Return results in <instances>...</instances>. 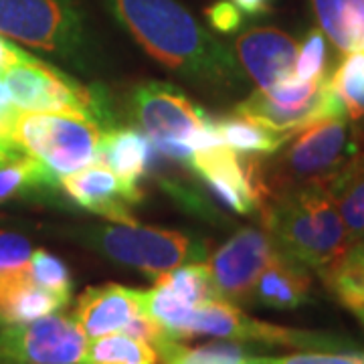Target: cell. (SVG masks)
Returning <instances> with one entry per match:
<instances>
[{
  "instance_id": "d6a6232c",
  "label": "cell",
  "mask_w": 364,
  "mask_h": 364,
  "mask_svg": "<svg viewBox=\"0 0 364 364\" xmlns=\"http://www.w3.org/2000/svg\"><path fill=\"white\" fill-rule=\"evenodd\" d=\"M208 23L213 28H217L219 33L231 35L235 31H239L243 25V13L235 6L231 0H217L208 6L207 11Z\"/></svg>"
},
{
  "instance_id": "8d00e7d4",
  "label": "cell",
  "mask_w": 364,
  "mask_h": 364,
  "mask_svg": "<svg viewBox=\"0 0 364 364\" xmlns=\"http://www.w3.org/2000/svg\"><path fill=\"white\" fill-rule=\"evenodd\" d=\"M25 152L18 144L14 140H0V160H6V158H13L16 154Z\"/></svg>"
},
{
  "instance_id": "5b68a950",
  "label": "cell",
  "mask_w": 364,
  "mask_h": 364,
  "mask_svg": "<svg viewBox=\"0 0 364 364\" xmlns=\"http://www.w3.org/2000/svg\"><path fill=\"white\" fill-rule=\"evenodd\" d=\"M130 116L162 156L191 168L196 150L213 142V117L166 81H144L132 91Z\"/></svg>"
},
{
  "instance_id": "ab89813d",
  "label": "cell",
  "mask_w": 364,
  "mask_h": 364,
  "mask_svg": "<svg viewBox=\"0 0 364 364\" xmlns=\"http://www.w3.org/2000/svg\"><path fill=\"white\" fill-rule=\"evenodd\" d=\"M356 316H358V318H360V322H363V324H364V310H360V312L356 314Z\"/></svg>"
},
{
  "instance_id": "e575fe53",
  "label": "cell",
  "mask_w": 364,
  "mask_h": 364,
  "mask_svg": "<svg viewBox=\"0 0 364 364\" xmlns=\"http://www.w3.org/2000/svg\"><path fill=\"white\" fill-rule=\"evenodd\" d=\"M241 13L249 16H261L272 11V0H231Z\"/></svg>"
},
{
  "instance_id": "603a6c76",
  "label": "cell",
  "mask_w": 364,
  "mask_h": 364,
  "mask_svg": "<svg viewBox=\"0 0 364 364\" xmlns=\"http://www.w3.org/2000/svg\"><path fill=\"white\" fill-rule=\"evenodd\" d=\"M215 128H217L221 142L225 146H231L239 154L269 156V154H275L289 138H294L287 134L269 130V128L261 126L249 117L239 116V114L215 119Z\"/></svg>"
},
{
  "instance_id": "d6986e66",
  "label": "cell",
  "mask_w": 364,
  "mask_h": 364,
  "mask_svg": "<svg viewBox=\"0 0 364 364\" xmlns=\"http://www.w3.org/2000/svg\"><path fill=\"white\" fill-rule=\"evenodd\" d=\"M152 142L138 128H109L100 142V164L114 170L124 181L140 184L150 172Z\"/></svg>"
},
{
  "instance_id": "8fae6325",
  "label": "cell",
  "mask_w": 364,
  "mask_h": 364,
  "mask_svg": "<svg viewBox=\"0 0 364 364\" xmlns=\"http://www.w3.org/2000/svg\"><path fill=\"white\" fill-rule=\"evenodd\" d=\"M85 342L77 322L63 314L4 324L0 330V364H77Z\"/></svg>"
},
{
  "instance_id": "f546056e",
  "label": "cell",
  "mask_w": 364,
  "mask_h": 364,
  "mask_svg": "<svg viewBox=\"0 0 364 364\" xmlns=\"http://www.w3.org/2000/svg\"><path fill=\"white\" fill-rule=\"evenodd\" d=\"M294 73L304 81L328 77V43L320 28H312L301 43Z\"/></svg>"
},
{
  "instance_id": "44dd1931",
  "label": "cell",
  "mask_w": 364,
  "mask_h": 364,
  "mask_svg": "<svg viewBox=\"0 0 364 364\" xmlns=\"http://www.w3.org/2000/svg\"><path fill=\"white\" fill-rule=\"evenodd\" d=\"M320 28L344 55L364 49V0H312Z\"/></svg>"
},
{
  "instance_id": "4dcf8cb0",
  "label": "cell",
  "mask_w": 364,
  "mask_h": 364,
  "mask_svg": "<svg viewBox=\"0 0 364 364\" xmlns=\"http://www.w3.org/2000/svg\"><path fill=\"white\" fill-rule=\"evenodd\" d=\"M245 364H364V352L310 350L289 354V356H273V358L247 356Z\"/></svg>"
},
{
  "instance_id": "836d02e7",
  "label": "cell",
  "mask_w": 364,
  "mask_h": 364,
  "mask_svg": "<svg viewBox=\"0 0 364 364\" xmlns=\"http://www.w3.org/2000/svg\"><path fill=\"white\" fill-rule=\"evenodd\" d=\"M26 57H28V53L25 49H21L16 43H13L11 39H4L0 35V71L16 65V63H21Z\"/></svg>"
},
{
  "instance_id": "8992f818",
  "label": "cell",
  "mask_w": 364,
  "mask_h": 364,
  "mask_svg": "<svg viewBox=\"0 0 364 364\" xmlns=\"http://www.w3.org/2000/svg\"><path fill=\"white\" fill-rule=\"evenodd\" d=\"M83 243L105 259L134 267L152 282L162 273L172 272L186 263L207 261L205 241H196L191 235L136 225H91L83 229Z\"/></svg>"
},
{
  "instance_id": "277c9868",
  "label": "cell",
  "mask_w": 364,
  "mask_h": 364,
  "mask_svg": "<svg viewBox=\"0 0 364 364\" xmlns=\"http://www.w3.org/2000/svg\"><path fill=\"white\" fill-rule=\"evenodd\" d=\"M0 35L33 51L93 71L100 47L79 0H0Z\"/></svg>"
},
{
  "instance_id": "f1b7e54d",
  "label": "cell",
  "mask_w": 364,
  "mask_h": 364,
  "mask_svg": "<svg viewBox=\"0 0 364 364\" xmlns=\"http://www.w3.org/2000/svg\"><path fill=\"white\" fill-rule=\"evenodd\" d=\"M31 277H33V282L37 286L71 299L73 279H71L69 267L59 257L51 255L49 251L33 249V255H31Z\"/></svg>"
},
{
  "instance_id": "7a4b0ae2",
  "label": "cell",
  "mask_w": 364,
  "mask_h": 364,
  "mask_svg": "<svg viewBox=\"0 0 364 364\" xmlns=\"http://www.w3.org/2000/svg\"><path fill=\"white\" fill-rule=\"evenodd\" d=\"M356 152V136L348 117L334 116L299 130L275 154H247L241 160L261 210L275 196L326 182Z\"/></svg>"
},
{
  "instance_id": "5bb4252c",
  "label": "cell",
  "mask_w": 364,
  "mask_h": 364,
  "mask_svg": "<svg viewBox=\"0 0 364 364\" xmlns=\"http://www.w3.org/2000/svg\"><path fill=\"white\" fill-rule=\"evenodd\" d=\"M298 43L275 26H253L235 41V57L257 90H269L296 71Z\"/></svg>"
},
{
  "instance_id": "e0dca14e",
  "label": "cell",
  "mask_w": 364,
  "mask_h": 364,
  "mask_svg": "<svg viewBox=\"0 0 364 364\" xmlns=\"http://www.w3.org/2000/svg\"><path fill=\"white\" fill-rule=\"evenodd\" d=\"M312 277L306 265L279 249L257 277L253 299L273 310H296L310 299Z\"/></svg>"
},
{
  "instance_id": "74e56055",
  "label": "cell",
  "mask_w": 364,
  "mask_h": 364,
  "mask_svg": "<svg viewBox=\"0 0 364 364\" xmlns=\"http://www.w3.org/2000/svg\"><path fill=\"white\" fill-rule=\"evenodd\" d=\"M354 136H356V146H358V150H364V124H360L358 128H354Z\"/></svg>"
},
{
  "instance_id": "ac0fdd59",
  "label": "cell",
  "mask_w": 364,
  "mask_h": 364,
  "mask_svg": "<svg viewBox=\"0 0 364 364\" xmlns=\"http://www.w3.org/2000/svg\"><path fill=\"white\" fill-rule=\"evenodd\" d=\"M69 299L37 286L31 277V265L0 282V324H18L59 312Z\"/></svg>"
},
{
  "instance_id": "83f0119b",
  "label": "cell",
  "mask_w": 364,
  "mask_h": 364,
  "mask_svg": "<svg viewBox=\"0 0 364 364\" xmlns=\"http://www.w3.org/2000/svg\"><path fill=\"white\" fill-rule=\"evenodd\" d=\"M330 85L336 91L350 122L364 119V49L348 53L338 69L330 75Z\"/></svg>"
},
{
  "instance_id": "6da1fadb",
  "label": "cell",
  "mask_w": 364,
  "mask_h": 364,
  "mask_svg": "<svg viewBox=\"0 0 364 364\" xmlns=\"http://www.w3.org/2000/svg\"><path fill=\"white\" fill-rule=\"evenodd\" d=\"M109 14L158 63L196 87L237 93L245 73L237 57L215 39L178 0H104Z\"/></svg>"
},
{
  "instance_id": "7c38bea8",
  "label": "cell",
  "mask_w": 364,
  "mask_h": 364,
  "mask_svg": "<svg viewBox=\"0 0 364 364\" xmlns=\"http://www.w3.org/2000/svg\"><path fill=\"white\" fill-rule=\"evenodd\" d=\"M277 253L279 247L265 229L237 231L205 261L217 298L231 304L251 301L257 277Z\"/></svg>"
},
{
  "instance_id": "9a60e30c",
  "label": "cell",
  "mask_w": 364,
  "mask_h": 364,
  "mask_svg": "<svg viewBox=\"0 0 364 364\" xmlns=\"http://www.w3.org/2000/svg\"><path fill=\"white\" fill-rule=\"evenodd\" d=\"M191 168L207 182L225 207L239 215H257L259 205L251 188L247 172L239 152L231 146H213L196 150L191 158Z\"/></svg>"
},
{
  "instance_id": "d4e9b609",
  "label": "cell",
  "mask_w": 364,
  "mask_h": 364,
  "mask_svg": "<svg viewBox=\"0 0 364 364\" xmlns=\"http://www.w3.org/2000/svg\"><path fill=\"white\" fill-rule=\"evenodd\" d=\"M320 275L344 308L354 314L364 310V261L358 249H348Z\"/></svg>"
},
{
  "instance_id": "d590c367",
  "label": "cell",
  "mask_w": 364,
  "mask_h": 364,
  "mask_svg": "<svg viewBox=\"0 0 364 364\" xmlns=\"http://www.w3.org/2000/svg\"><path fill=\"white\" fill-rule=\"evenodd\" d=\"M16 109H18V107L14 105L11 90H9L6 81H4L2 73H0V114H14Z\"/></svg>"
},
{
  "instance_id": "ffe728a7",
  "label": "cell",
  "mask_w": 364,
  "mask_h": 364,
  "mask_svg": "<svg viewBox=\"0 0 364 364\" xmlns=\"http://www.w3.org/2000/svg\"><path fill=\"white\" fill-rule=\"evenodd\" d=\"M324 184L336 203L354 247L364 239V150H358Z\"/></svg>"
},
{
  "instance_id": "ba28073f",
  "label": "cell",
  "mask_w": 364,
  "mask_h": 364,
  "mask_svg": "<svg viewBox=\"0 0 364 364\" xmlns=\"http://www.w3.org/2000/svg\"><path fill=\"white\" fill-rule=\"evenodd\" d=\"M104 128L79 114L23 112L13 117V140L59 178L100 160Z\"/></svg>"
},
{
  "instance_id": "4316f807",
  "label": "cell",
  "mask_w": 364,
  "mask_h": 364,
  "mask_svg": "<svg viewBox=\"0 0 364 364\" xmlns=\"http://www.w3.org/2000/svg\"><path fill=\"white\" fill-rule=\"evenodd\" d=\"M154 284L164 286L170 294H174L176 298L182 299L191 308H198L200 304H205L208 299H217L205 261L186 263V265H181L172 272L162 273L160 277L154 279Z\"/></svg>"
},
{
  "instance_id": "2e32d148",
  "label": "cell",
  "mask_w": 364,
  "mask_h": 364,
  "mask_svg": "<svg viewBox=\"0 0 364 364\" xmlns=\"http://www.w3.org/2000/svg\"><path fill=\"white\" fill-rule=\"evenodd\" d=\"M142 314V289L105 284L87 287L77 298L71 318L85 338L124 332L136 316Z\"/></svg>"
},
{
  "instance_id": "3957f363",
  "label": "cell",
  "mask_w": 364,
  "mask_h": 364,
  "mask_svg": "<svg viewBox=\"0 0 364 364\" xmlns=\"http://www.w3.org/2000/svg\"><path fill=\"white\" fill-rule=\"evenodd\" d=\"M259 221L287 257L318 273L328 269L352 247L324 182L272 198L259 210Z\"/></svg>"
},
{
  "instance_id": "484cf974",
  "label": "cell",
  "mask_w": 364,
  "mask_h": 364,
  "mask_svg": "<svg viewBox=\"0 0 364 364\" xmlns=\"http://www.w3.org/2000/svg\"><path fill=\"white\" fill-rule=\"evenodd\" d=\"M162 364H245V348L235 342H208L203 346H182L168 338L156 346Z\"/></svg>"
},
{
  "instance_id": "1f68e13d",
  "label": "cell",
  "mask_w": 364,
  "mask_h": 364,
  "mask_svg": "<svg viewBox=\"0 0 364 364\" xmlns=\"http://www.w3.org/2000/svg\"><path fill=\"white\" fill-rule=\"evenodd\" d=\"M31 255L33 247L23 235L0 231V282L26 272L31 265Z\"/></svg>"
},
{
  "instance_id": "52a82bcc",
  "label": "cell",
  "mask_w": 364,
  "mask_h": 364,
  "mask_svg": "<svg viewBox=\"0 0 364 364\" xmlns=\"http://www.w3.org/2000/svg\"><path fill=\"white\" fill-rule=\"evenodd\" d=\"M14 105L23 112L79 114L95 119L104 130L116 128V117L105 91L87 87L65 71L31 55L21 63L0 71Z\"/></svg>"
},
{
  "instance_id": "4fadbf2b",
  "label": "cell",
  "mask_w": 364,
  "mask_h": 364,
  "mask_svg": "<svg viewBox=\"0 0 364 364\" xmlns=\"http://www.w3.org/2000/svg\"><path fill=\"white\" fill-rule=\"evenodd\" d=\"M61 188L73 203L93 215L105 217L122 225H136L132 207L142 203L144 191L140 184L124 181L114 170L95 162L59 178Z\"/></svg>"
},
{
  "instance_id": "30bf717a",
  "label": "cell",
  "mask_w": 364,
  "mask_h": 364,
  "mask_svg": "<svg viewBox=\"0 0 364 364\" xmlns=\"http://www.w3.org/2000/svg\"><path fill=\"white\" fill-rule=\"evenodd\" d=\"M217 336L235 342H257L263 346H287L299 350H352L350 342L324 332H308L249 318L227 299H208L191 314L184 338Z\"/></svg>"
},
{
  "instance_id": "f35d334b",
  "label": "cell",
  "mask_w": 364,
  "mask_h": 364,
  "mask_svg": "<svg viewBox=\"0 0 364 364\" xmlns=\"http://www.w3.org/2000/svg\"><path fill=\"white\" fill-rule=\"evenodd\" d=\"M354 247L358 249V253H360V257H363V261H364V239H363V241H360V243H356Z\"/></svg>"
},
{
  "instance_id": "9c48e42d",
  "label": "cell",
  "mask_w": 364,
  "mask_h": 364,
  "mask_svg": "<svg viewBox=\"0 0 364 364\" xmlns=\"http://www.w3.org/2000/svg\"><path fill=\"white\" fill-rule=\"evenodd\" d=\"M235 114L287 136H296L318 119L346 116L344 105L330 85V75L304 81L296 73L269 90H255L235 107Z\"/></svg>"
},
{
  "instance_id": "7402d4cb",
  "label": "cell",
  "mask_w": 364,
  "mask_h": 364,
  "mask_svg": "<svg viewBox=\"0 0 364 364\" xmlns=\"http://www.w3.org/2000/svg\"><path fill=\"white\" fill-rule=\"evenodd\" d=\"M51 188H61L59 176L35 156L21 152L0 160V205Z\"/></svg>"
},
{
  "instance_id": "cb8c5ba5",
  "label": "cell",
  "mask_w": 364,
  "mask_h": 364,
  "mask_svg": "<svg viewBox=\"0 0 364 364\" xmlns=\"http://www.w3.org/2000/svg\"><path fill=\"white\" fill-rule=\"evenodd\" d=\"M158 350L150 342L114 332L85 342L77 364H158Z\"/></svg>"
}]
</instances>
